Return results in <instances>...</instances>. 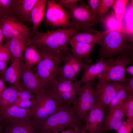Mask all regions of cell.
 Listing matches in <instances>:
<instances>
[{
	"label": "cell",
	"instance_id": "obj_11",
	"mask_svg": "<svg viewBox=\"0 0 133 133\" xmlns=\"http://www.w3.org/2000/svg\"><path fill=\"white\" fill-rule=\"evenodd\" d=\"M107 110L96 102L89 111L84 129L89 133H104L103 124Z\"/></svg>",
	"mask_w": 133,
	"mask_h": 133
},
{
	"label": "cell",
	"instance_id": "obj_6",
	"mask_svg": "<svg viewBox=\"0 0 133 133\" xmlns=\"http://www.w3.org/2000/svg\"><path fill=\"white\" fill-rule=\"evenodd\" d=\"M95 79L81 86L76 100L72 107L75 114L81 123H85L90 110L97 101L93 88Z\"/></svg>",
	"mask_w": 133,
	"mask_h": 133
},
{
	"label": "cell",
	"instance_id": "obj_30",
	"mask_svg": "<svg viewBox=\"0 0 133 133\" xmlns=\"http://www.w3.org/2000/svg\"><path fill=\"white\" fill-rule=\"evenodd\" d=\"M106 30H121L122 24L118 21L113 11L104 16L102 22Z\"/></svg>",
	"mask_w": 133,
	"mask_h": 133
},
{
	"label": "cell",
	"instance_id": "obj_37",
	"mask_svg": "<svg viewBox=\"0 0 133 133\" xmlns=\"http://www.w3.org/2000/svg\"><path fill=\"white\" fill-rule=\"evenodd\" d=\"M12 60L8 46L6 43L0 46V61L8 62Z\"/></svg>",
	"mask_w": 133,
	"mask_h": 133
},
{
	"label": "cell",
	"instance_id": "obj_2",
	"mask_svg": "<svg viewBox=\"0 0 133 133\" xmlns=\"http://www.w3.org/2000/svg\"><path fill=\"white\" fill-rule=\"evenodd\" d=\"M107 31L100 45L99 59L113 58L119 54L133 56L131 36L121 30Z\"/></svg>",
	"mask_w": 133,
	"mask_h": 133
},
{
	"label": "cell",
	"instance_id": "obj_49",
	"mask_svg": "<svg viewBox=\"0 0 133 133\" xmlns=\"http://www.w3.org/2000/svg\"><path fill=\"white\" fill-rule=\"evenodd\" d=\"M2 133H11L5 127V125Z\"/></svg>",
	"mask_w": 133,
	"mask_h": 133
},
{
	"label": "cell",
	"instance_id": "obj_39",
	"mask_svg": "<svg viewBox=\"0 0 133 133\" xmlns=\"http://www.w3.org/2000/svg\"><path fill=\"white\" fill-rule=\"evenodd\" d=\"M100 0H88V6L91 14L96 17L100 8Z\"/></svg>",
	"mask_w": 133,
	"mask_h": 133
},
{
	"label": "cell",
	"instance_id": "obj_38",
	"mask_svg": "<svg viewBox=\"0 0 133 133\" xmlns=\"http://www.w3.org/2000/svg\"><path fill=\"white\" fill-rule=\"evenodd\" d=\"M19 97L22 100H31L33 98V94L27 90L20 84L17 85Z\"/></svg>",
	"mask_w": 133,
	"mask_h": 133
},
{
	"label": "cell",
	"instance_id": "obj_43",
	"mask_svg": "<svg viewBox=\"0 0 133 133\" xmlns=\"http://www.w3.org/2000/svg\"><path fill=\"white\" fill-rule=\"evenodd\" d=\"M32 105L31 100H22L19 103V107L24 109L31 108Z\"/></svg>",
	"mask_w": 133,
	"mask_h": 133
},
{
	"label": "cell",
	"instance_id": "obj_25",
	"mask_svg": "<svg viewBox=\"0 0 133 133\" xmlns=\"http://www.w3.org/2000/svg\"><path fill=\"white\" fill-rule=\"evenodd\" d=\"M41 58L40 54L34 45L24 46L23 50V61L24 65L31 68L34 67Z\"/></svg>",
	"mask_w": 133,
	"mask_h": 133
},
{
	"label": "cell",
	"instance_id": "obj_1",
	"mask_svg": "<svg viewBox=\"0 0 133 133\" xmlns=\"http://www.w3.org/2000/svg\"><path fill=\"white\" fill-rule=\"evenodd\" d=\"M77 32L74 28H60L45 33L38 31L26 41L25 46L33 45L67 55L71 51L68 43Z\"/></svg>",
	"mask_w": 133,
	"mask_h": 133
},
{
	"label": "cell",
	"instance_id": "obj_8",
	"mask_svg": "<svg viewBox=\"0 0 133 133\" xmlns=\"http://www.w3.org/2000/svg\"><path fill=\"white\" fill-rule=\"evenodd\" d=\"M72 9L67 10L70 16L73 27L78 32L97 33L98 31L91 27L99 23L96 17L91 13L88 5L83 1Z\"/></svg>",
	"mask_w": 133,
	"mask_h": 133
},
{
	"label": "cell",
	"instance_id": "obj_46",
	"mask_svg": "<svg viewBox=\"0 0 133 133\" xmlns=\"http://www.w3.org/2000/svg\"><path fill=\"white\" fill-rule=\"evenodd\" d=\"M5 40L3 35L2 26L0 21V46L2 45L3 42Z\"/></svg>",
	"mask_w": 133,
	"mask_h": 133
},
{
	"label": "cell",
	"instance_id": "obj_41",
	"mask_svg": "<svg viewBox=\"0 0 133 133\" xmlns=\"http://www.w3.org/2000/svg\"><path fill=\"white\" fill-rule=\"evenodd\" d=\"M84 126H83L81 123L78 124L73 126V130L68 129L65 131H62L61 133L59 132H56L51 133H81L83 131L85 130Z\"/></svg>",
	"mask_w": 133,
	"mask_h": 133
},
{
	"label": "cell",
	"instance_id": "obj_50",
	"mask_svg": "<svg viewBox=\"0 0 133 133\" xmlns=\"http://www.w3.org/2000/svg\"><path fill=\"white\" fill-rule=\"evenodd\" d=\"M81 133H87L86 132V131L85 130H84Z\"/></svg>",
	"mask_w": 133,
	"mask_h": 133
},
{
	"label": "cell",
	"instance_id": "obj_23",
	"mask_svg": "<svg viewBox=\"0 0 133 133\" xmlns=\"http://www.w3.org/2000/svg\"><path fill=\"white\" fill-rule=\"evenodd\" d=\"M18 97L17 85H13L7 87L3 93L0 99V111L15 105Z\"/></svg>",
	"mask_w": 133,
	"mask_h": 133
},
{
	"label": "cell",
	"instance_id": "obj_9",
	"mask_svg": "<svg viewBox=\"0 0 133 133\" xmlns=\"http://www.w3.org/2000/svg\"><path fill=\"white\" fill-rule=\"evenodd\" d=\"M44 24L53 28H73L69 14L54 0H47Z\"/></svg>",
	"mask_w": 133,
	"mask_h": 133
},
{
	"label": "cell",
	"instance_id": "obj_18",
	"mask_svg": "<svg viewBox=\"0 0 133 133\" xmlns=\"http://www.w3.org/2000/svg\"><path fill=\"white\" fill-rule=\"evenodd\" d=\"M4 123L6 128L11 133H38L36 126L31 118Z\"/></svg>",
	"mask_w": 133,
	"mask_h": 133
},
{
	"label": "cell",
	"instance_id": "obj_5",
	"mask_svg": "<svg viewBox=\"0 0 133 133\" xmlns=\"http://www.w3.org/2000/svg\"><path fill=\"white\" fill-rule=\"evenodd\" d=\"M31 118L37 126L55 112L61 103L50 95L44 88L33 94Z\"/></svg>",
	"mask_w": 133,
	"mask_h": 133
},
{
	"label": "cell",
	"instance_id": "obj_10",
	"mask_svg": "<svg viewBox=\"0 0 133 133\" xmlns=\"http://www.w3.org/2000/svg\"><path fill=\"white\" fill-rule=\"evenodd\" d=\"M0 21L4 39L17 38L23 40L25 43L32 35L31 29L14 17L1 19Z\"/></svg>",
	"mask_w": 133,
	"mask_h": 133
},
{
	"label": "cell",
	"instance_id": "obj_20",
	"mask_svg": "<svg viewBox=\"0 0 133 133\" xmlns=\"http://www.w3.org/2000/svg\"><path fill=\"white\" fill-rule=\"evenodd\" d=\"M47 0H38L31 10V17L33 26L31 30L33 35L38 32V27L45 14Z\"/></svg>",
	"mask_w": 133,
	"mask_h": 133
},
{
	"label": "cell",
	"instance_id": "obj_33",
	"mask_svg": "<svg viewBox=\"0 0 133 133\" xmlns=\"http://www.w3.org/2000/svg\"><path fill=\"white\" fill-rule=\"evenodd\" d=\"M68 56L73 69L78 76L82 71L89 64L83 62L82 59L76 57L72 53L68 54Z\"/></svg>",
	"mask_w": 133,
	"mask_h": 133
},
{
	"label": "cell",
	"instance_id": "obj_47",
	"mask_svg": "<svg viewBox=\"0 0 133 133\" xmlns=\"http://www.w3.org/2000/svg\"><path fill=\"white\" fill-rule=\"evenodd\" d=\"M125 72L129 73L130 75L133 76V66L132 65L128 67H126L125 69Z\"/></svg>",
	"mask_w": 133,
	"mask_h": 133
},
{
	"label": "cell",
	"instance_id": "obj_35",
	"mask_svg": "<svg viewBox=\"0 0 133 133\" xmlns=\"http://www.w3.org/2000/svg\"><path fill=\"white\" fill-rule=\"evenodd\" d=\"M124 112L127 118L133 120V95H129L125 101Z\"/></svg>",
	"mask_w": 133,
	"mask_h": 133
},
{
	"label": "cell",
	"instance_id": "obj_22",
	"mask_svg": "<svg viewBox=\"0 0 133 133\" xmlns=\"http://www.w3.org/2000/svg\"><path fill=\"white\" fill-rule=\"evenodd\" d=\"M72 54L82 59H85V62L89 64L90 55L94 51L95 44H87L70 40Z\"/></svg>",
	"mask_w": 133,
	"mask_h": 133
},
{
	"label": "cell",
	"instance_id": "obj_48",
	"mask_svg": "<svg viewBox=\"0 0 133 133\" xmlns=\"http://www.w3.org/2000/svg\"><path fill=\"white\" fill-rule=\"evenodd\" d=\"M5 127V123L0 117V133H2Z\"/></svg>",
	"mask_w": 133,
	"mask_h": 133
},
{
	"label": "cell",
	"instance_id": "obj_28",
	"mask_svg": "<svg viewBox=\"0 0 133 133\" xmlns=\"http://www.w3.org/2000/svg\"><path fill=\"white\" fill-rule=\"evenodd\" d=\"M128 83V81L120 83L119 87L108 105L109 109L117 108L125 104L128 97L130 95L127 90Z\"/></svg>",
	"mask_w": 133,
	"mask_h": 133
},
{
	"label": "cell",
	"instance_id": "obj_15",
	"mask_svg": "<svg viewBox=\"0 0 133 133\" xmlns=\"http://www.w3.org/2000/svg\"><path fill=\"white\" fill-rule=\"evenodd\" d=\"M20 84L33 94L44 88L40 79L31 68L26 67L23 61Z\"/></svg>",
	"mask_w": 133,
	"mask_h": 133
},
{
	"label": "cell",
	"instance_id": "obj_3",
	"mask_svg": "<svg viewBox=\"0 0 133 133\" xmlns=\"http://www.w3.org/2000/svg\"><path fill=\"white\" fill-rule=\"evenodd\" d=\"M36 47L40 54L41 58L33 67L34 69L45 88L52 81L57 79L61 65L63 62L64 57L66 55L45 48Z\"/></svg>",
	"mask_w": 133,
	"mask_h": 133
},
{
	"label": "cell",
	"instance_id": "obj_42",
	"mask_svg": "<svg viewBox=\"0 0 133 133\" xmlns=\"http://www.w3.org/2000/svg\"><path fill=\"white\" fill-rule=\"evenodd\" d=\"M127 77L128 82L127 88L128 92L129 94L133 95V76L129 74Z\"/></svg>",
	"mask_w": 133,
	"mask_h": 133
},
{
	"label": "cell",
	"instance_id": "obj_14",
	"mask_svg": "<svg viewBox=\"0 0 133 133\" xmlns=\"http://www.w3.org/2000/svg\"><path fill=\"white\" fill-rule=\"evenodd\" d=\"M38 0H13V7L14 17L25 24L32 23L31 10Z\"/></svg>",
	"mask_w": 133,
	"mask_h": 133
},
{
	"label": "cell",
	"instance_id": "obj_40",
	"mask_svg": "<svg viewBox=\"0 0 133 133\" xmlns=\"http://www.w3.org/2000/svg\"><path fill=\"white\" fill-rule=\"evenodd\" d=\"M78 0H58L56 1L63 7L66 8L67 10H70L78 4Z\"/></svg>",
	"mask_w": 133,
	"mask_h": 133
},
{
	"label": "cell",
	"instance_id": "obj_19",
	"mask_svg": "<svg viewBox=\"0 0 133 133\" xmlns=\"http://www.w3.org/2000/svg\"><path fill=\"white\" fill-rule=\"evenodd\" d=\"M23 62L18 58L15 59L3 74L2 80L4 82H8L13 85H18L20 84Z\"/></svg>",
	"mask_w": 133,
	"mask_h": 133
},
{
	"label": "cell",
	"instance_id": "obj_21",
	"mask_svg": "<svg viewBox=\"0 0 133 133\" xmlns=\"http://www.w3.org/2000/svg\"><path fill=\"white\" fill-rule=\"evenodd\" d=\"M106 65L104 59H101L91 65H87L84 69V72L80 79L78 81L81 85L83 84L97 78L98 76L105 70Z\"/></svg>",
	"mask_w": 133,
	"mask_h": 133
},
{
	"label": "cell",
	"instance_id": "obj_7",
	"mask_svg": "<svg viewBox=\"0 0 133 133\" xmlns=\"http://www.w3.org/2000/svg\"><path fill=\"white\" fill-rule=\"evenodd\" d=\"M132 60L133 56L124 55H119L116 59H108L105 61V70L97 77L98 81L120 83L128 81L125 76V69Z\"/></svg>",
	"mask_w": 133,
	"mask_h": 133
},
{
	"label": "cell",
	"instance_id": "obj_13",
	"mask_svg": "<svg viewBox=\"0 0 133 133\" xmlns=\"http://www.w3.org/2000/svg\"><path fill=\"white\" fill-rule=\"evenodd\" d=\"M124 105L107 110L103 122L104 133L112 130L116 131L123 124L125 115Z\"/></svg>",
	"mask_w": 133,
	"mask_h": 133
},
{
	"label": "cell",
	"instance_id": "obj_44",
	"mask_svg": "<svg viewBox=\"0 0 133 133\" xmlns=\"http://www.w3.org/2000/svg\"><path fill=\"white\" fill-rule=\"evenodd\" d=\"M8 62L0 61V73L3 75L6 69Z\"/></svg>",
	"mask_w": 133,
	"mask_h": 133
},
{
	"label": "cell",
	"instance_id": "obj_16",
	"mask_svg": "<svg viewBox=\"0 0 133 133\" xmlns=\"http://www.w3.org/2000/svg\"><path fill=\"white\" fill-rule=\"evenodd\" d=\"M78 82L55 79L45 89L52 97L54 98L61 94L79 91L81 87Z\"/></svg>",
	"mask_w": 133,
	"mask_h": 133
},
{
	"label": "cell",
	"instance_id": "obj_17",
	"mask_svg": "<svg viewBox=\"0 0 133 133\" xmlns=\"http://www.w3.org/2000/svg\"><path fill=\"white\" fill-rule=\"evenodd\" d=\"M31 108L24 109L14 105L0 111V117L4 123L31 118Z\"/></svg>",
	"mask_w": 133,
	"mask_h": 133
},
{
	"label": "cell",
	"instance_id": "obj_34",
	"mask_svg": "<svg viewBox=\"0 0 133 133\" xmlns=\"http://www.w3.org/2000/svg\"><path fill=\"white\" fill-rule=\"evenodd\" d=\"M115 0H100V6L96 18L99 22H101L104 15L112 7Z\"/></svg>",
	"mask_w": 133,
	"mask_h": 133
},
{
	"label": "cell",
	"instance_id": "obj_31",
	"mask_svg": "<svg viewBox=\"0 0 133 133\" xmlns=\"http://www.w3.org/2000/svg\"><path fill=\"white\" fill-rule=\"evenodd\" d=\"M13 0H0V19L14 17Z\"/></svg>",
	"mask_w": 133,
	"mask_h": 133
},
{
	"label": "cell",
	"instance_id": "obj_27",
	"mask_svg": "<svg viewBox=\"0 0 133 133\" xmlns=\"http://www.w3.org/2000/svg\"><path fill=\"white\" fill-rule=\"evenodd\" d=\"M11 55L12 60L18 58L23 60V50L25 42L17 38H11L6 40V42Z\"/></svg>",
	"mask_w": 133,
	"mask_h": 133
},
{
	"label": "cell",
	"instance_id": "obj_26",
	"mask_svg": "<svg viewBox=\"0 0 133 133\" xmlns=\"http://www.w3.org/2000/svg\"><path fill=\"white\" fill-rule=\"evenodd\" d=\"M68 55L64 58L63 64L60 67L57 79L58 80H65L75 82L77 81L78 76L73 69Z\"/></svg>",
	"mask_w": 133,
	"mask_h": 133
},
{
	"label": "cell",
	"instance_id": "obj_45",
	"mask_svg": "<svg viewBox=\"0 0 133 133\" xmlns=\"http://www.w3.org/2000/svg\"><path fill=\"white\" fill-rule=\"evenodd\" d=\"M7 88L3 81L0 79V99L3 93Z\"/></svg>",
	"mask_w": 133,
	"mask_h": 133
},
{
	"label": "cell",
	"instance_id": "obj_36",
	"mask_svg": "<svg viewBox=\"0 0 133 133\" xmlns=\"http://www.w3.org/2000/svg\"><path fill=\"white\" fill-rule=\"evenodd\" d=\"M133 130V120L127 118L116 131L117 133H131Z\"/></svg>",
	"mask_w": 133,
	"mask_h": 133
},
{
	"label": "cell",
	"instance_id": "obj_4",
	"mask_svg": "<svg viewBox=\"0 0 133 133\" xmlns=\"http://www.w3.org/2000/svg\"><path fill=\"white\" fill-rule=\"evenodd\" d=\"M80 123L71 104L64 102L61 103L55 112L36 126L38 133H51L59 132L69 127H73Z\"/></svg>",
	"mask_w": 133,
	"mask_h": 133
},
{
	"label": "cell",
	"instance_id": "obj_24",
	"mask_svg": "<svg viewBox=\"0 0 133 133\" xmlns=\"http://www.w3.org/2000/svg\"><path fill=\"white\" fill-rule=\"evenodd\" d=\"M107 31L101 33L100 31L97 33L77 32L70 40L87 44L97 43L100 45Z\"/></svg>",
	"mask_w": 133,
	"mask_h": 133
},
{
	"label": "cell",
	"instance_id": "obj_29",
	"mask_svg": "<svg viewBox=\"0 0 133 133\" xmlns=\"http://www.w3.org/2000/svg\"><path fill=\"white\" fill-rule=\"evenodd\" d=\"M127 5L122 22L121 31L132 36L133 34V3Z\"/></svg>",
	"mask_w": 133,
	"mask_h": 133
},
{
	"label": "cell",
	"instance_id": "obj_32",
	"mask_svg": "<svg viewBox=\"0 0 133 133\" xmlns=\"http://www.w3.org/2000/svg\"><path fill=\"white\" fill-rule=\"evenodd\" d=\"M128 0H116L112 7L113 12L119 22L122 24L126 6Z\"/></svg>",
	"mask_w": 133,
	"mask_h": 133
},
{
	"label": "cell",
	"instance_id": "obj_12",
	"mask_svg": "<svg viewBox=\"0 0 133 133\" xmlns=\"http://www.w3.org/2000/svg\"><path fill=\"white\" fill-rule=\"evenodd\" d=\"M120 85V83H105L98 81L93 87L97 98L96 102L104 109L107 107L113 99Z\"/></svg>",
	"mask_w": 133,
	"mask_h": 133
}]
</instances>
